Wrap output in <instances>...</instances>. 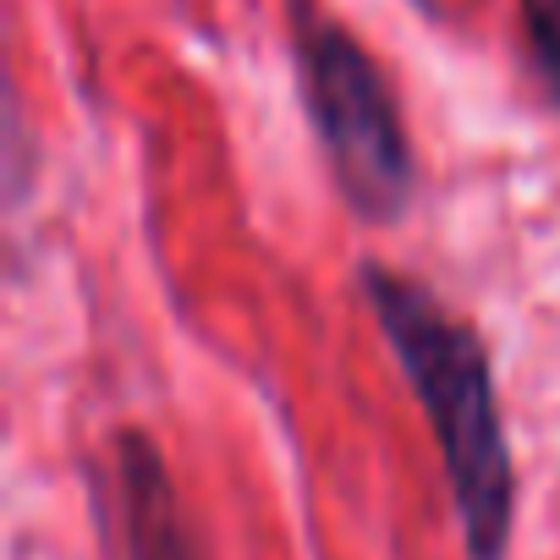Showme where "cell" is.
Segmentation results:
<instances>
[{
  "label": "cell",
  "mask_w": 560,
  "mask_h": 560,
  "mask_svg": "<svg viewBox=\"0 0 560 560\" xmlns=\"http://www.w3.org/2000/svg\"><path fill=\"white\" fill-rule=\"evenodd\" d=\"M358 298L380 325L445 467L451 511L467 560H505L516 533V456L500 412L494 358L472 319H462L429 280L363 258Z\"/></svg>",
  "instance_id": "cell-1"
},
{
  "label": "cell",
  "mask_w": 560,
  "mask_h": 560,
  "mask_svg": "<svg viewBox=\"0 0 560 560\" xmlns=\"http://www.w3.org/2000/svg\"><path fill=\"white\" fill-rule=\"evenodd\" d=\"M292 67L314 143L347 209L363 225H401L418 198V154L385 67L314 0H292Z\"/></svg>",
  "instance_id": "cell-2"
},
{
  "label": "cell",
  "mask_w": 560,
  "mask_h": 560,
  "mask_svg": "<svg viewBox=\"0 0 560 560\" xmlns=\"http://www.w3.org/2000/svg\"><path fill=\"white\" fill-rule=\"evenodd\" d=\"M100 527L110 560H209L182 505L165 451L143 429H116L100 483Z\"/></svg>",
  "instance_id": "cell-3"
},
{
  "label": "cell",
  "mask_w": 560,
  "mask_h": 560,
  "mask_svg": "<svg viewBox=\"0 0 560 560\" xmlns=\"http://www.w3.org/2000/svg\"><path fill=\"white\" fill-rule=\"evenodd\" d=\"M516 18L527 39V67L560 116V0H516Z\"/></svg>",
  "instance_id": "cell-4"
}]
</instances>
